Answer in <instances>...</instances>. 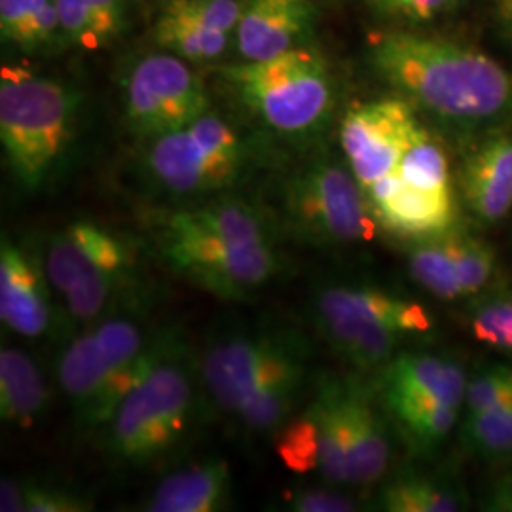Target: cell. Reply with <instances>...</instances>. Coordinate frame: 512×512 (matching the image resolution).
<instances>
[{
    "label": "cell",
    "instance_id": "obj_1",
    "mask_svg": "<svg viewBox=\"0 0 512 512\" xmlns=\"http://www.w3.org/2000/svg\"><path fill=\"white\" fill-rule=\"evenodd\" d=\"M368 52L385 82L446 124L484 129L512 118V74L476 48L393 31L370 37Z\"/></svg>",
    "mask_w": 512,
    "mask_h": 512
},
{
    "label": "cell",
    "instance_id": "obj_2",
    "mask_svg": "<svg viewBox=\"0 0 512 512\" xmlns=\"http://www.w3.org/2000/svg\"><path fill=\"white\" fill-rule=\"evenodd\" d=\"M78 97L67 86L4 65L0 71V141L25 190H38L54 171L73 131Z\"/></svg>",
    "mask_w": 512,
    "mask_h": 512
},
{
    "label": "cell",
    "instance_id": "obj_3",
    "mask_svg": "<svg viewBox=\"0 0 512 512\" xmlns=\"http://www.w3.org/2000/svg\"><path fill=\"white\" fill-rule=\"evenodd\" d=\"M224 76L245 105L277 133H310L327 120L332 109L329 69L306 48L264 61H243L226 67Z\"/></svg>",
    "mask_w": 512,
    "mask_h": 512
},
{
    "label": "cell",
    "instance_id": "obj_4",
    "mask_svg": "<svg viewBox=\"0 0 512 512\" xmlns=\"http://www.w3.org/2000/svg\"><path fill=\"white\" fill-rule=\"evenodd\" d=\"M192 403L190 365L173 344L105 425L110 456L128 465H145L160 458L183 437Z\"/></svg>",
    "mask_w": 512,
    "mask_h": 512
},
{
    "label": "cell",
    "instance_id": "obj_5",
    "mask_svg": "<svg viewBox=\"0 0 512 512\" xmlns=\"http://www.w3.org/2000/svg\"><path fill=\"white\" fill-rule=\"evenodd\" d=\"M317 319L330 346L357 368L387 365L404 334L431 329V317L418 302L348 285L319 294Z\"/></svg>",
    "mask_w": 512,
    "mask_h": 512
},
{
    "label": "cell",
    "instance_id": "obj_6",
    "mask_svg": "<svg viewBox=\"0 0 512 512\" xmlns=\"http://www.w3.org/2000/svg\"><path fill=\"white\" fill-rule=\"evenodd\" d=\"M283 211L296 234L325 245L365 243L380 226L351 169L332 160L308 165L287 181Z\"/></svg>",
    "mask_w": 512,
    "mask_h": 512
},
{
    "label": "cell",
    "instance_id": "obj_7",
    "mask_svg": "<svg viewBox=\"0 0 512 512\" xmlns=\"http://www.w3.org/2000/svg\"><path fill=\"white\" fill-rule=\"evenodd\" d=\"M150 179L171 196H205L236 183L243 145L236 129L211 110L186 128L150 139Z\"/></svg>",
    "mask_w": 512,
    "mask_h": 512
},
{
    "label": "cell",
    "instance_id": "obj_8",
    "mask_svg": "<svg viewBox=\"0 0 512 512\" xmlns=\"http://www.w3.org/2000/svg\"><path fill=\"white\" fill-rule=\"evenodd\" d=\"M300 340L281 330L243 332L222 338L205 353L202 380L209 397L226 416L287 368L304 363Z\"/></svg>",
    "mask_w": 512,
    "mask_h": 512
},
{
    "label": "cell",
    "instance_id": "obj_9",
    "mask_svg": "<svg viewBox=\"0 0 512 512\" xmlns=\"http://www.w3.org/2000/svg\"><path fill=\"white\" fill-rule=\"evenodd\" d=\"M209 107L200 76L179 55H147L124 80L129 128L145 139L186 128L209 112Z\"/></svg>",
    "mask_w": 512,
    "mask_h": 512
},
{
    "label": "cell",
    "instance_id": "obj_10",
    "mask_svg": "<svg viewBox=\"0 0 512 512\" xmlns=\"http://www.w3.org/2000/svg\"><path fill=\"white\" fill-rule=\"evenodd\" d=\"M160 251L177 272L220 298L241 300L262 289L279 272L272 243L241 245L164 230Z\"/></svg>",
    "mask_w": 512,
    "mask_h": 512
},
{
    "label": "cell",
    "instance_id": "obj_11",
    "mask_svg": "<svg viewBox=\"0 0 512 512\" xmlns=\"http://www.w3.org/2000/svg\"><path fill=\"white\" fill-rule=\"evenodd\" d=\"M418 128L414 109L404 99L359 103L346 112L340 141L363 190L397 169Z\"/></svg>",
    "mask_w": 512,
    "mask_h": 512
},
{
    "label": "cell",
    "instance_id": "obj_12",
    "mask_svg": "<svg viewBox=\"0 0 512 512\" xmlns=\"http://www.w3.org/2000/svg\"><path fill=\"white\" fill-rule=\"evenodd\" d=\"M131 266L133 253L128 241L90 220H76L55 232L44 255V274L59 294L73 291L95 275Z\"/></svg>",
    "mask_w": 512,
    "mask_h": 512
},
{
    "label": "cell",
    "instance_id": "obj_13",
    "mask_svg": "<svg viewBox=\"0 0 512 512\" xmlns=\"http://www.w3.org/2000/svg\"><path fill=\"white\" fill-rule=\"evenodd\" d=\"M366 198L378 224L403 238H437L456 220L452 192H423L401 181L397 171L368 186Z\"/></svg>",
    "mask_w": 512,
    "mask_h": 512
},
{
    "label": "cell",
    "instance_id": "obj_14",
    "mask_svg": "<svg viewBox=\"0 0 512 512\" xmlns=\"http://www.w3.org/2000/svg\"><path fill=\"white\" fill-rule=\"evenodd\" d=\"M48 277L10 239L0 247V321L25 338H38L50 327Z\"/></svg>",
    "mask_w": 512,
    "mask_h": 512
},
{
    "label": "cell",
    "instance_id": "obj_15",
    "mask_svg": "<svg viewBox=\"0 0 512 512\" xmlns=\"http://www.w3.org/2000/svg\"><path fill=\"white\" fill-rule=\"evenodd\" d=\"M311 18L308 0H249L236 29L239 54L245 61H264L300 48Z\"/></svg>",
    "mask_w": 512,
    "mask_h": 512
},
{
    "label": "cell",
    "instance_id": "obj_16",
    "mask_svg": "<svg viewBox=\"0 0 512 512\" xmlns=\"http://www.w3.org/2000/svg\"><path fill=\"white\" fill-rule=\"evenodd\" d=\"M467 207L484 224L505 219L512 207V135L495 133L467 158L461 173Z\"/></svg>",
    "mask_w": 512,
    "mask_h": 512
},
{
    "label": "cell",
    "instance_id": "obj_17",
    "mask_svg": "<svg viewBox=\"0 0 512 512\" xmlns=\"http://www.w3.org/2000/svg\"><path fill=\"white\" fill-rule=\"evenodd\" d=\"M467 380L461 366L435 355L408 353L391 359L382 372L385 404L397 401H444L463 406Z\"/></svg>",
    "mask_w": 512,
    "mask_h": 512
},
{
    "label": "cell",
    "instance_id": "obj_18",
    "mask_svg": "<svg viewBox=\"0 0 512 512\" xmlns=\"http://www.w3.org/2000/svg\"><path fill=\"white\" fill-rule=\"evenodd\" d=\"M164 230L241 245L272 243L266 215L243 200H220L173 211L165 219Z\"/></svg>",
    "mask_w": 512,
    "mask_h": 512
},
{
    "label": "cell",
    "instance_id": "obj_19",
    "mask_svg": "<svg viewBox=\"0 0 512 512\" xmlns=\"http://www.w3.org/2000/svg\"><path fill=\"white\" fill-rule=\"evenodd\" d=\"M344 412L348 423L351 484H372L384 476L389 463L384 421L357 382H344Z\"/></svg>",
    "mask_w": 512,
    "mask_h": 512
},
{
    "label": "cell",
    "instance_id": "obj_20",
    "mask_svg": "<svg viewBox=\"0 0 512 512\" xmlns=\"http://www.w3.org/2000/svg\"><path fill=\"white\" fill-rule=\"evenodd\" d=\"M232 473L226 461H207L167 476L145 505L150 512L220 511L230 495Z\"/></svg>",
    "mask_w": 512,
    "mask_h": 512
},
{
    "label": "cell",
    "instance_id": "obj_21",
    "mask_svg": "<svg viewBox=\"0 0 512 512\" xmlns=\"http://www.w3.org/2000/svg\"><path fill=\"white\" fill-rule=\"evenodd\" d=\"M48 385L37 363L18 348L0 351V418L29 429L44 414Z\"/></svg>",
    "mask_w": 512,
    "mask_h": 512
},
{
    "label": "cell",
    "instance_id": "obj_22",
    "mask_svg": "<svg viewBox=\"0 0 512 512\" xmlns=\"http://www.w3.org/2000/svg\"><path fill=\"white\" fill-rule=\"evenodd\" d=\"M310 406L317 421L319 473L332 484H351L344 382L330 378L319 382Z\"/></svg>",
    "mask_w": 512,
    "mask_h": 512
},
{
    "label": "cell",
    "instance_id": "obj_23",
    "mask_svg": "<svg viewBox=\"0 0 512 512\" xmlns=\"http://www.w3.org/2000/svg\"><path fill=\"white\" fill-rule=\"evenodd\" d=\"M61 33L86 50H99L126 25V0H55Z\"/></svg>",
    "mask_w": 512,
    "mask_h": 512
},
{
    "label": "cell",
    "instance_id": "obj_24",
    "mask_svg": "<svg viewBox=\"0 0 512 512\" xmlns=\"http://www.w3.org/2000/svg\"><path fill=\"white\" fill-rule=\"evenodd\" d=\"M304 378L306 363L291 366L241 404L232 418L249 433H275L293 416Z\"/></svg>",
    "mask_w": 512,
    "mask_h": 512
},
{
    "label": "cell",
    "instance_id": "obj_25",
    "mask_svg": "<svg viewBox=\"0 0 512 512\" xmlns=\"http://www.w3.org/2000/svg\"><path fill=\"white\" fill-rule=\"evenodd\" d=\"M228 33L209 29L198 21L181 18L165 12L158 19L154 38L169 54L179 55L184 61H211L228 48Z\"/></svg>",
    "mask_w": 512,
    "mask_h": 512
},
{
    "label": "cell",
    "instance_id": "obj_26",
    "mask_svg": "<svg viewBox=\"0 0 512 512\" xmlns=\"http://www.w3.org/2000/svg\"><path fill=\"white\" fill-rule=\"evenodd\" d=\"M401 181L423 192H452L450 165L439 141L425 128H418L397 165Z\"/></svg>",
    "mask_w": 512,
    "mask_h": 512
},
{
    "label": "cell",
    "instance_id": "obj_27",
    "mask_svg": "<svg viewBox=\"0 0 512 512\" xmlns=\"http://www.w3.org/2000/svg\"><path fill=\"white\" fill-rule=\"evenodd\" d=\"M406 439L427 450L446 439L458 421L461 406L444 401H399L387 404Z\"/></svg>",
    "mask_w": 512,
    "mask_h": 512
},
{
    "label": "cell",
    "instance_id": "obj_28",
    "mask_svg": "<svg viewBox=\"0 0 512 512\" xmlns=\"http://www.w3.org/2000/svg\"><path fill=\"white\" fill-rule=\"evenodd\" d=\"M408 266L410 274L421 287L440 300H456L463 296L446 234L420 239V243L410 251Z\"/></svg>",
    "mask_w": 512,
    "mask_h": 512
},
{
    "label": "cell",
    "instance_id": "obj_29",
    "mask_svg": "<svg viewBox=\"0 0 512 512\" xmlns=\"http://www.w3.org/2000/svg\"><path fill=\"white\" fill-rule=\"evenodd\" d=\"M382 507L389 512H456L459 499L437 480L403 476L385 486Z\"/></svg>",
    "mask_w": 512,
    "mask_h": 512
},
{
    "label": "cell",
    "instance_id": "obj_30",
    "mask_svg": "<svg viewBox=\"0 0 512 512\" xmlns=\"http://www.w3.org/2000/svg\"><path fill=\"white\" fill-rule=\"evenodd\" d=\"M275 435V454L279 461L296 475L319 471L317 421L310 404L298 416H291Z\"/></svg>",
    "mask_w": 512,
    "mask_h": 512
},
{
    "label": "cell",
    "instance_id": "obj_31",
    "mask_svg": "<svg viewBox=\"0 0 512 512\" xmlns=\"http://www.w3.org/2000/svg\"><path fill=\"white\" fill-rule=\"evenodd\" d=\"M129 270L99 274L63 294L65 310L78 323L101 319L114 300L128 287Z\"/></svg>",
    "mask_w": 512,
    "mask_h": 512
},
{
    "label": "cell",
    "instance_id": "obj_32",
    "mask_svg": "<svg viewBox=\"0 0 512 512\" xmlns=\"http://www.w3.org/2000/svg\"><path fill=\"white\" fill-rule=\"evenodd\" d=\"M463 296L480 293L494 275V249L476 236L446 232Z\"/></svg>",
    "mask_w": 512,
    "mask_h": 512
},
{
    "label": "cell",
    "instance_id": "obj_33",
    "mask_svg": "<svg viewBox=\"0 0 512 512\" xmlns=\"http://www.w3.org/2000/svg\"><path fill=\"white\" fill-rule=\"evenodd\" d=\"M4 497L12 512H84L92 509L90 501L73 492L14 478L6 482Z\"/></svg>",
    "mask_w": 512,
    "mask_h": 512
},
{
    "label": "cell",
    "instance_id": "obj_34",
    "mask_svg": "<svg viewBox=\"0 0 512 512\" xmlns=\"http://www.w3.org/2000/svg\"><path fill=\"white\" fill-rule=\"evenodd\" d=\"M465 439L480 454L503 456L512 452V401L490 410L469 414Z\"/></svg>",
    "mask_w": 512,
    "mask_h": 512
},
{
    "label": "cell",
    "instance_id": "obj_35",
    "mask_svg": "<svg viewBox=\"0 0 512 512\" xmlns=\"http://www.w3.org/2000/svg\"><path fill=\"white\" fill-rule=\"evenodd\" d=\"M471 329L478 342L512 353V296H495L473 310Z\"/></svg>",
    "mask_w": 512,
    "mask_h": 512
},
{
    "label": "cell",
    "instance_id": "obj_36",
    "mask_svg": "<svg viewBox=\"0 0 512 512\" xmlns=\"http://www.w3.org/2000/svg\"><path fill=\"white\" fill-rule=\"evenodd\" d=\"M165 12L230 35L238 29L243 6L238 0H171Z\"/></svg>",
    "mask_w": 512,
    "mask_h": 512
},
{
    "label": "cell",
    "instance_id": "obj_37",
    "mask_svg": "<svg viewBox=\"0 0 512 512\" xmlns=\"http://www.w3.org/2000/svg\"><path fill=\"white\" fill-rule=\"evenodd\" d=\"M509 401H512V370L507 366L490 368L467 384L465 404L469 414H478Z\"/></svg>",
    "mask_w": 512,
    "mask_h": 512
},
{
    "label": "cell",
    "instance_id": "obj_38",
    "mask_svg": "<svg viewBox=\"0 0 512 512\" xmlns=\"http://www.w3.org/2000/svg\"><path fill=\"white\" fill-rule=\"evenodd\" d=\"M366 4L387 19L406 23H423L439 18L458 0H365Z\"/></svg>",
    "mask_w": 512,
    "mask_h": 512
},
{
    "label": "cell",
    "instance_id": "obj_39",
    "mask_svg": "<svg viewBox=\"0 0 512 512\" xmlns=\"http://www.w3.org/2000/svg\"><path fill=\"white\" fill-rule=\"evenodd\" d=\"M285 505L296 512H351L357 503L348 495L332 492L327 488L293 490L285 495Z\"/></svg>",
    "mask_w": 512,
    "mask_h": 512
},
{
    "label": "cell",
    "instance_id": "obj_40",
    "mask_svg": "<svg viewBox=\"0 0 512 512\" xmlns=\"http://www.w3.org/2000/svg\"><path fill=\"white\" fill-rule=\"evenodd\" d=\"M61 31V21H59V10L55 0H38L37 8L33 14L23 23L19 29L18 35L12 42L19 44L21 48L25 46H38L54 38L55 33Z\"/></svg>",
    "mask_w": 512,
    "mask_h": 512
},
{
    "label": "cell",
    "instance_id": "obj_41",
    "mask_svg": "<svg viewBox=\"0 0 512 512\" xmlns=\"http://www.w3.org/2000/svg\"><path fill=\"white\" fill-rule=\"evenodd\" d=\"M38 0H0V33L2 40H14L23 23L37 8Z\"/></svg>",
    "mask_w": 512,
    "mask_h": 512
},
{
    "label": "cell",
    "instance_id": "obj_42",
    "mask_svg": "<svg viewBox=\"0 0 512 512\" xmlns=\"http://www.w3.org/2000/svg\"><path fill=\"white\" fill-rule=\"evenodd\" d=\"M490 509L497 512H512V484L495 490L490 499Z\"/></svg>",
    "mask_w": 512,
    "mask_h": 512
},
{
    "label": "cell",
    "instance_id": "obj_43",
    "mask_svg": "<svg viewBox=\"0 0 512 512\" xmlns=\"http://www.w3.org/2000/svg\"><path fill=\"white\" fill-rule=\"evenodd\" d=\"M499 8H501V16L512 33V0H499Z\"/></svg>",
    "mask_w": 512,
    "mask_h": 512
}]
</instances>
